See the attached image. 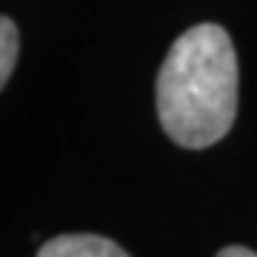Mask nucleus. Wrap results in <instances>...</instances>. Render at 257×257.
Returning <instances> with one entry per match:
<instances>
[{
    "mask_svg": "<svg viewBox=\"0 0 257 257\" xmlns=\"http://www.w3.org/2000/svg\"><path fill=\"white\" fill-rule=\"evenodd\" d=\"M237 52L217 23H197L177 37L157 72V117L177 146L206 149L237 117Z\"/></svg>",
    "mask_w": 257,
    "mask_h": 257,
    "instance_id": "1",
    "label": "nucleus"
},
{
    "mask_svg": "<svg viewBox=\"0 0 257 257\" xmlns=\"http://www.w3.org/2000/svg\"><path fill=\"white\" fill-rule=\"evenodd\" d=\"M37 257H128V251L103 234H60L43 243Z\"/></svg>",
    "mask_w": 257,
    "mask_h": 257,
    "instance_id": "2",
    "label": "nucleus"
},
{
    "mask_svg": "<svg viewBox=\"0 0 257 257\" xmlns=\"http://www.w3.org/2000/svg\"><path fill=\"white\" fill-rule=\"evenodd\" d=\"M18 52H20L18 26H15V20H9L6 15H0V89L6 86V80L15 72Z\"/></svg>",
    "mask_w": 257,
    "mask_h": 257,
    "instance_id": "3",
    "label": "nucleus"
},
{
    "mask_svg": "<svg viewBox=\"0 0 257 257\" xmlns=\"http://www.w3.org/2000/svg\"><path fill=\"white\" fill-rule=\"evenodd\" d=\"M217 257H257V251L246 246H226L223 251H217Z\"/></svg>",
    "mask_w": 257,
    "mask_h": 257,
    "instance_id": "4",
    "label": "nucleus"
}]
</instances>
